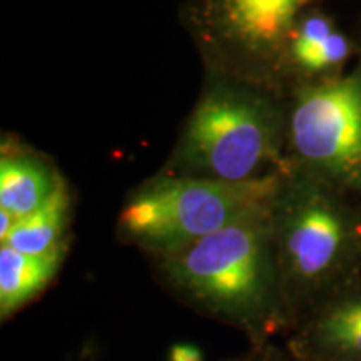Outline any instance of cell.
Listing matches in <instances>:
<instances>
[{
    "instance_id": "cell-1",
    "label": "cell",
    "mask_w": 361,
    "mask_h": 361,
    "mask_svg": "<svg viewBox=\"0 0 361 361\" xmlns=\"http://www.w3.org/2000/svg\"><path fill=\"white\" fill-rule=\"evenodd\" d=\"M273 206L161 256L162 276L176 295L236 328L250 345L290 331L274 252Z\"/></svg>"
},
{
    "instance_id": "cell-2",
    "label": "cell",
    "mask_w": 361,
    "mask_h": 361,
    "mask_svg": "<svg viewBox=\"0 0 361 361\" xmlns=\"http://www.w3.org/2000/svg\"><path fill=\"white\" fill-rule=\"evenodd\" d=\"M346 196L300 169L274 202L273 241L290 329L361 281V209Z\"/></svg>"
},
{
    "instance_id": "cell-3",
    "label": "cell",
    "mask_w": 361,
    "mask_h": 361,
    "mask_svg": "<svg viewBox=\"0 0 361 361\" xmlns=\"http://www.w3.org/2000/svg\"><path fill=\"white\" fill-rule=\"evenodd\" d=\"M281 189L273 174L241 183L166 179L130 197L119 216V231L129 243L164 256L273 206Z\"/></svg>"
},
{
    "instance_id": "cell-4",
    "label": "cell",
    "mask_w": 361,
    "mask_h": 361,
    "mask_svg": "<svg viewBox=\"0 0 361 361\" xmlns=\"http://www.w3.org/2000/svg\"><path fill=\"white\" fill-rule=\"evenodd\" d=\"M288 137L298 169L361 196V66L298 90Z\"/></svg>"
},
{
    "instance_id": "cell-5",
    "label": "cell",
    "mask_w": 361,
    "mask_h": 361,
    "mask_svg": "<svg viewBox=\"0 0 361 361\" xmlns=\"http://www.w3.org/2000/svg\"><path fill=\"white\" fill-rule=\"evenodd\" d=\"M278 123L268 107L245 94L216 90L189 121L183 156L211 178L241 183L261 178L276 154Z\"/></svg>"
},
{
    "instance_id": "cell-6",
    "label": "cell",
    "mask_w": 361,
    "mask_h": 361,
    "mask_svg": "<svg viewBox=\"0 0 361 361\" xmlns=\"http://www.w3.org/2000/svg\"><path fill=\"white\" fill-rule=\"evenodd\" d=\"M310 0H194L192 13L206 29L256 51L286 47Z\"/></svg>"
},
{
    "instance_id": "cell-7",
    "label": "cell",
    "mask_w": 361,
    "mask_h": 361,
    "mask_svg": "<svg viewBox=\"0 0 361 361\" xmlns=\"http://www.w3.org/2000/svg\"><path fill=\"white\" fill-rule=\"evenodd\" d=\"M284 348L295 361H361V281L306 313Z\"/></svg>"
},
{
    "instance_id": "cell-8",
    "label": "cell",
    "mask_w": 361,
    "mask_h": 361,
    "mask_svg": "<svg viewBox=\"0 0 361 361\" xmlns=\"http://www.w3.org/2000/svg\"><path fill=\"white\" fill-rule=\"evenodd\" d=\"M64 250L49 255H27L11 246H0V318L13 314L34 301L56 278Z\"/></svg>"
},
{
    "instance_id": "cell-9",
    "label": "cell",
    "mask_w": 361,
    "mask_h": 361,
    "mask_svg": "<svg viewBox=\"0 0 361 361\" xmlns=\"http://www.w3.org/2000/svg\"><path fill=\"white\" fill-rule=\"evenodd\" d=\"M61 180L42 162L25 156H2L0 161V209L16 219L44 204Z\"/></svg>"
},
{
    "instance_id": "cell-10",
    "label": "cell",
    "mask_w": 361,
    "mask_h": 361,
    "mask_svg": "<svg viewBox=\"0 0 361 361\" xmlns=\"http://www.w3.org/2000/svg\"><path fill=\"white\" fill-rule=\"evenodd\" d=\"M67 223H69V196L64 184H59L52 196L42 206L24 218L17 219L2 245L27 255H49V252L66 250Z\"/></svg>"
},
{
    "instance_id": "cell-11",
    "label": "cell",
    "mask_w": 361,
    "mask_h": 361,
    "mask_svg": "<svg viewBox=\"0 0 361 361\" xmlns=\"http://www.w3.org/2000/svg\"><path fill=\"white\" fill-rule=\"evenodd\" d=\"M355 51V44L341 30H335L326 39L313 44L288 45L291 61L306 74L318 79L340 75L341 67L348 62Z\"/></svg>"
},
{
    "instance_id": "cell-12",
    "label": "cell",
    "mask_w": 361,
    "mask_h": 361,
    "mask_svg": "<svg viewBox=\"0 0 361 361\" xmlns=\"http://www.w3.org/2000/svg\"><path fill=\"white\" fill-rule=\"evenodd\" d=\"M221 361H295L286 348H279L274 341L261 343V345H250V348L243 353L229 356Z\"/></svg>"
},
{
    "instance_id": "cell-13",
    "label": "cell",
    "mask_w": 361,
    "mask_h": 361,
    "mask_svg": "<svg viewBox=\"0 0 361 361\" xmlns=\"http://www.w3.org/2000/svg\"><path fill=\"white\" fill-rule=\"evenodd\" d=\"M168 361H202V353L197 346L180 343V345L171 346Z\"/></svg>"
},
{
    "instance_id": "cell-14",
    "label": "cell",
    "mask_w": 361,
    "mask_h": 361,
    "mask_svg": "<svg viewBox=\"0 0 361 361\" xmlns=\"http://www.w3.org/2000/svg\"><path fill=\"white\" fill-rule=\"evenodd\" d=\"M17 219L13 218L11 213L0 209V241H4L8 236V233L12 231V228L16 226Z\"/></svg>"
}]
</instances>
